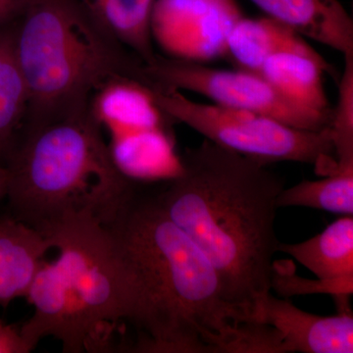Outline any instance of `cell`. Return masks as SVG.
<instances>
[{"mask_svg": "<svg viewBox=\"0 0 353 353\" xmlns=\"http://www.w3.org/2000/svg\"><path fill=\"white\" fill-rule=\"evenodd\" d=\"M277 208H307L353 216V166L338 169L321 180L285 188L279 194Z\"/></svg>", "mask_w": 353, "mask_h": 353, "instance_id": "ac0fdd59", "label": "cell"}, {"mask_svg": "<svg viewBox=\"0 0 353 353\" xmlns=\"http://www.w3.org/2000/svg\"><path fill=\"white\" fill-rule=\"evenodd\" d=\"M27 2L28 0H0V30L16 22Z\"/></svg>", "mask_w": 353, "mask_h": 353, "instance_id": "7402d4cb", "label": "cell"}, {"mask_svg": "<svg viewBox=\"0 0 353 353\" xmlns=\"http://www.w3.org/2000/svg\"><path fill=\"white\" fill-rule=\"evenodd\" d=\"M28 108L29 95L14 50L11 25L0 30V160L3 162L24 127Z\"/></svg>", "mask_w": 353, "mask_h": 353, "instance_id": "e0dca14e", "label": "cell"}, {"mask_svg": "<svg viewBox=\"0 0 353 353\" xmlns=\"http://www.w3.org/2000/svg\"><path fill=\"white\" fill-rule=\"evenodd\" d=\"M279 252L290 255L316 278H353V217L343 216L301 243H280Z\"/></svg>", "mask_w": 353, "mask_h": 353, "instance_id": "5bb4252c", "label": "cell"}, {"mask_svg": "<svg viewBox=\"0 0 353 353\" xmlns=\"http://www.w3.org/2000/svg\"><path fill=\"white\" fill-rule=\"evenodd\" d=\"M116 167L136 182L170 180L182 169L172 124L157 114L113 109L97 118Z\"/></svg>", "mask_w": 353, "mask_h": 353, "instance_id": "9c48e42d", "label": "cell"}, {"mask_svg": "<svg viewBox=\"0 0 353 353\" xmlns=\"http://www.w3.org/2000/svg\"><path fill=\"white\" fill-rule=\"evenodd\" d=\"M309 46L303 37L271 18H241L230 32L227 54L236 69L259 74L267 59L279 51Z\"/></svg>", "mask_w": 353, "mask_h": 353, "instance_id": "9a60e30c", "label": "cell"}, {"mask_svg": "<svg viewBox=\"0 0 353 353\" xmlns=\"http://www.w3.org/2000/svg\"><path fill=\"white\" fill-rule=\"evenodd\" d=\"M58 257L43 262L26 299L34 313L21 334L31 352L46 336L63 352H109L138 332V296L119 245L101 220L74 218L46 236Z\"/></svg>", "mask_w": 353, "mask_h": 353, "instance_id": "3957f363", "label": "cell"}, {"mask_svg": "<svg viewBox=\"0 0 353 353\" xmlns=\"http://www.w3.org/2000/svg\"><path fill=\"white\" fill-rule=\"evenodd\" d=\"M143 64L157 57L150 34V19L157 0H76Z\"/></svg>", "mask_w": 353, "mask_h": 353, "instance_id": "2e32d148", "label": "cell"}, {"mask_svg": "<svg viewBox=\"0 0 353 353\" xmlns=\"http://www.w3.org/2000/svg\"><path fill=\"white\" fill-rule=\"evenodd\" d=\"M119 245L138 296L131 352L270 353L271 333L228 303L210 261L138 182L102 221Z\"/></svg>", "mask_w": 353, "mask_h": 353, "instance_id": "6da1fadb", "label": "cell"}, {"mask_svg": "<svg viewBox=\"0 0 353 353\" xmlns=\"http://www.w3.org/2000/svg\"><path fill=\"white\" fill-rule=\"evenodd\" d=\"M13 44L29 95L24 127L88 110L113 79L150 87L143 62L76 0H28Z\"/></svg>", "mask_w": 353, "mask_h": 353, "instance_id": "5b68a950", "label": "cell"}, {"mask_svg": "<svg viewBox=\"0 0 353 353\" xmlns=\"http://www.w3.org/2000/svg\"><path fill=\"white\" fill-rule=\"evenodd\" d=\"M143 71L152 85L196 92L216 105L261 114L296 129L322 131L331 122L332 114L296 105L259 74L240 69H216L160 54L152 64L145 65Z\"/></svg>", "mask_w": 353, "mask_h": 353, "instance_id": "52a82bcc", "label": "cell"}, {"mask_svg": "<svg viewBox=\"0 0 353 353\" xmlns=\"http://www.w3.org/2000/svg\"><path fill=\"white\" fill-rule=\"evenodd\" d=\"M182 169L155 192L165 213L196 243L228 303L252 321L271 292L279 194L285 179L252 158L204 139L181 154Z\"/></svg>", "mask_w": 353, "mask_h": 353, "instance_id": "7a4b0ae2", "label": "cell"}, {"mask_svg": "<svg viewBox=\"0 0 353 353\" xmlns=\"http://www.w3.org/2000/svg\"><path fill=\"white\" fill-rule=\"evenodd\" d=\"M267 17L343 55L353 53V21L339 0H250Z\"/></svg>", "mask_w": 353, "mask_h": 353, "instance_id": "8fae6325", "label": "cell"}, {"mask_svg": "<svg viewBox=\"0 0 353 353\" xmlns=\"http://www.w3.org/2000/svg\"><path fill=\"white\" fill-rule=\"evenodd\" d=\"M325 72L338 82L340 75L333 66L307 46L272 55L265 61L259 75L296 105L314 112L332 114L333 108L323 85Z\"/></svg>", "mask_w": 353, "mask_h": 353, "instance_id": "7c38bea8", "label": "cell"}, {"mask_svg": "<svg viewBox=\"0 0 353 353\" xmlns=\"http://www.w3.org/2000/svg\"><path fill=\"white\" fill-rule=\"evenodd\" d=\"M339 78L338 103L333 108L330 132L338 169L353 166V53L345 54Z\"/></svg>", "mask_w": 353, "mask_h": 353, "instance_id": "d6986e66", "label": "cell"}, {"mask_svg": "<svg viewBox=\"0 0 353 353\" xmlns=\"http://www.w3.org/2000/svg\"><path fill=\"white\" fill-rule=\"evenodd\" d=\"M158 105L216 145L263 165L311 164L319 175L338 170L330 128L304 131L261 114L192 101L176 88L152 85Z\"/></svg>", "mask_w": 353, "mask_h": 353, "instance_id": "8992f818", "label": "cell"}, {"mask_svg": "<svg viewBox=\"0 0 353 353\" xmlns=\"http://www.w3.org/2000/svg\"><path fill=\"white\" fill-rule=\"evenodd\" d=\"M243 16L236 0H157L152 43L165 57L205 64L226 58L230 32Z\"/></svg>", "mask_w": 353, "mask_h": 353, "instance_id": "ba28073f", "label": "cell"}, {"mask_svg": "<svg viewBox=\"0 0 353 353\" xmlns=\"http://www.w3.org/2000/svg\"><path fill=\"white\" fill-rule=\"evenodd\" d=\"M3 165L10 215L44 238L74 218L105 220L136 183L116 167L90 108L25 126Z\"/></svg>", "mask_w": 353, "mask_h": 353, "instance_id": "277c9868", "label": "cell"}, {"mask_svg": "<svg viewBox=\"0 0 353 353\" xmlns=\"http://www.w3.org/2000/svg\"><path fill=\"white\" fill-rule=\"evenodd\" d=\"M50 250L37 230L11 215L0 218V305L27 296Z\"/></svg>", "mask_w": 353, "mask_h": 353, "instance_id": "4fadbf2b", "label": "cell"}, {"mask_svg": "<svg viewBox=\"0 0 353 353\" xmlns=\"http://www.w3.org/2000/svg\"><path fill=\"white\" fill-rule=\"evenodd\" d=\"M7 183H8V174L6 167L0 163V199L6 196Z\"/></svg>", "mask_w": 353, "mask_h": 353, "instance_id": "603a6c76", "label": "cell"}, {"mask_svg": "<svg viewBox=\"0 0 353 353\" xmlns=\"http://www.w3.org/2000/svg\"><path fill=\"white\" fill-rule=\"evenodd\" d=\"M29 347L21 334V328L0 319V353H29Z\"/></svg>", "mask_w": 353, "mask_h": 353, "instance_id": "44dd1931", "label": "cell"}, {"mask_svg": "<svg viewBox=\"0 0 353 353\" xmlns=\"http://www.w3.org/2000/svg\"><path fill=\"white\" fill-rule=\"evenodd\" d=\"M348 301H336V314L321 316L270 292L257 304L252 321L275 330L285 353H352L353 314Z\"/></svg>", "mask_w": 353, "mask_h": 353, "instance_id": "30bf717a", "label": "cell"}, {"mask_svg": "<svg viewBox=\"0 0 353 353\" xmlns=\"http://www.w3.org/2000/svg\"><path fill=\"white\" fill-rule=\"evenodd\" d=\"M271 290L283 299L306 294H328L336 301L350 299L353 294V278L316 280L299 277L290 260H274Z\"/></svg>", "mask_w": 353, "mask_h": 353, "instance_id": "ffe728a7", "label": "cell"}]
</instances>
